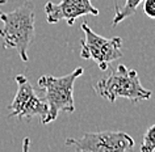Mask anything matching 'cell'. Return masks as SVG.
Listing matches in <instances>:
<instances>
[{
    "label": "cell",
    "mask_w": 155,
    "mask_h": 152,
    "mask_svg": "<svg viewBox=\"0 0 155 152\" xmlns=\"http://www.w3.org/2000/svg\"><path fill=\"white\" fill-rule=\"evenodd\" d=\"M94 88L96 95L109 102H114L118 97H124L135 104L142 100H149L153 95L151 91L141 84L138 72L135 70H129L125 64H120L109 76L99 80Z\"/></svg>",
    "instance_id": "3957f363"
},
{
    "label": "cell",
    "mask_w": 155,
    "mask_h": 152,
    "mask_svg": "<svg viewBox=\"0 0 155 152\" xmlns=\"http://www.w3.org/2000/svg\"><path fill=\"white\" fill-rule=\"evenodd\" d=\"M143 12L147 17L155 18V0H143Z\"/></svg>",
    "instance_id": "30bf717a"
},
{
    "label": "cell",
    "mask_w": 155,
    "mask_h": 152,
    "mask_svg": "<svg viewBox=\"0 0 155 152\" xmlns=\"http://www.w3.org/2000/svg\"><path fill=\"white\" fill-rule=\"evenodd\" d=\"M83 75V68L76 67L71 73L61 77L44 75L38 79V85L44 91L45 102L48 104V115L44 125H48L58 118L61 112L72 113L74 104V84L78 77Z\"/></svg>",
    "instance_id": "7a4b0ae2"
},
{
    "label": "cell",
    "mask_w": 155,
    "mask_h": 152,
    "mask_svg": "<svg viewBox=\"0 0 155 152\" xmlns=\"http://www.w3.org/2000/svg\"><path fill=\"white\" fill-rule=\"evenodd\" d=\"M45 15L49 24H57L64 20L68 25H74L79 17L99 16V9L92 5L91 0H62L58 4L51 2L46 3Z\"/></svg>",
    "instance_id": "52a82bcc"
},
{
    "label": "cell",
    "mask_w": 155,
    "mask_h": 152,
    "mask_svg": "<svg viewBox=\"0 0 155 152\" xmlns=\"http://www.w3.org/2000/svg\"><path fill=\"white\" fill-rule=\"evenodd\" d=\"M64 143L80 152H122L134 147V139L124 131L87 132L82 138H67Z\"/></svg>",
    "instance_id": "5b68a950"
},
{
    "label": "cell",
    "mask_w": 155,
    "mask_h": 152,
    "mask_svg": "<svg viewBox=\"0 0 155 152\" xmlns=\"http://www.w3.org/2000/svg\"><path fill=\"white\" fill-rule=\"evenodd\" d=\"M17 92L8 106L9 117H17L20 119H29L32 117H40L41 123L44 125L48 115V104L45 100L40 99L34 92L32 84L24 75L16 76Z\"/></svg>",
    "instance_id": "8992f818"
},
{
    "label": "cell",
    "mask_w": 155,
    "mask_h": 152,
    "mask_svg": "<svg viewBox=\"0 0 155 152\" xmlns=\"http://www.w3.org/2000/svg\"><path fill=\"white\" fill-rule=\"evenodd\" d=\"M0 37L3 38V47L15 49L22 62H28V49L34 38L36 15L32 0H26L12 12L0 11Z\"/></svg>",
    "instance_id": "6da1fadb"
},
{
    "label": "cell",
    "mask_w": 155,
    "mask_h": 152,
    "mask_svg": "<svg viewBox=\"0 0 155 152\" xmlns=\"http://www.w3.org/2000/svg\"><path fill=\"white\" fill-rule=\"evenodd\" d=\"M143 0H126L125 4H124L121 8H118V5L114 7L116 9V13H114V18H113V22H112V25L113 26H117L120 22L124 21L125 18L133 16L135 13V11H137L138 5L141 4Z\"/></svg>",
    "instance_id": "ba28073f"
},
{
    "label": "cell",
    "mask_w": 155,
    "mask_h": 152,
    "mask_svg": "<svg viewBox=\"0 0 155 152\" xmlns=\"http://www.w3.org/2000/svg\"><path fill=\"white\" fill-rule=\"evenodd\" d=\"M82 30L86 34V38L79 41L82 46V51H80L82 59L94 60L101 71H107L110 67L112 62L122 58L121 37H101L96 34L88 26L87 22L82 24Z\"/></svg>",
    "instance_id": "277c9868"
},
{
    "label": "cell",
    "mask_w": 155,
    "mask_h": 152,
    "mask_svg": "<svg viewBox=\"0 0 155 152\" xmlns=\"http://www.w3.org/2000/svg\"><path fill=\"white\" fill-rule=\"evenodd\" d=\"M142 152H154L155 151V123L147 128L143 135V140L141 144Z\"/></svg>",
    "instance_id": "9c48e42d"
},
{
    "label": "cell",
    "mask_w": 155,
    "mask_h": 152,
    "mask_svg": "<svg viewBox=\"0 0 155 152\" xmlns=\"http://www.w3.org/2000/svg\"><path fill=\"white\" fill-rule=\"evenodd\" d=\"M5 3H7V0H0V5H2V4H5Z\"/></svg>",
    "instance_id": "8fae6325"
}]
</instances>
